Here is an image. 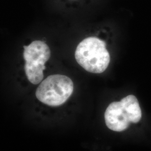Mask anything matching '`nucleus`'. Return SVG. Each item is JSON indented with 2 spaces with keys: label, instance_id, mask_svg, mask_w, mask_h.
<instances>
[{
  "label": "nucleus",
  "instance_id": "nucleus-2",
  "mask_svg": "<svg viewBox=\"0 0 151 151\" xmlns=\"http://www.w3.org/2000/svg\"><path fill=\"white\" fill-rule=\"evenodd\" d=\"M104 117L108 128L115 132L124 131L131 123H138L142 118V111L137 97L130 95L120 101L111 103Z\"/></svg>",
  "mask_w": 151,
  "mask_h": 151
},
{
  "label": "nucleus",
  "instance_id": "nucleus-3",
  "mask_svg": "<svg viewBox=\"0 0 151 151\" xmlns=\"http://www.w3.org/2000/svg\"><path fill=\"white\" fill-rule=\"evenodd\" d=\"M73 83L70 78L62 75L48 76L38 86L36 97L48 106H58L69 99L73 91Z\"/></svg>",
  "mask_w": 151,
  "mask_h": 151
},
{
  "label": "nucleus",
  "instance_id": "nucleus-1",
  "mask_svg": "<svg viewBox=\"0 0 151 151\" xmlns=\"http://www.w3.org/2000/svg\"><path fill=\"white\" fill-rule=\"evenodd\" d=\"M76 60L87 72L101 73L107 69L110 62L106 43L96 37L83 39L76 49Z\"/></svg>",
  "mask_w": 151,
  "mask_h": 151
},
{
  "label": "nucleus",
  "instance_id": "nucleus-4",
  "mask_svg": "<svg viewBox=\"0 0 151 151\" xmlns=\"http://www.w3.org/2000/svg\"><path fill=\"white\" fill-rule=\"evenodd\" d=\"M24 48L26 75L32 83L37 85L43 78L45 63L50 58V50L47 44L40 40L34 41Z\"/></svg>",
  "mask_w": 151,
  "mask_h": 151
}]
</instances>
